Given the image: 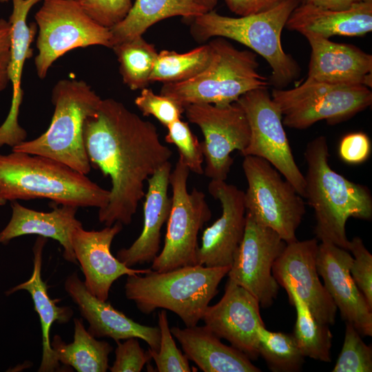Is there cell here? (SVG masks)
Segmentation results:
<instances>
[{"mask_svg": "<svg viewBox=\"0 0 372 372\" xmlns=\"http://www.w3.org/2000/svg\"><path fill=\"white\" fill-rule=\"evenodd\" d=\"M83 140L91 165L111 179L109 200L99 209L105 226L127 225L145 196V181L169 161L156 126L113 99H102L83 125Z\"/></svg>", "mask_w": 372, "mask_h": 372, "instance_id": "1", "label": "cell"}, {"mask_svg": "<svg viewBox=\"0 0 372 372\" xmlns=\"http://www.w3.org/2000/svg\"><path fill=\"white\" fill-rule=\"evenodd\" d=\"M328 147L324 136L307 143L304 198L314 211L316 238L349 250L347 222L349 218L371 219L372 195L366 186L348 180L330 167Z\"/></svg>", "mask_w": 372, "mask_h": 372, "instance_id": "2", "label": "cell"}, {"mask_svg": "<svg viewBox=\"0 0 372 372\" xmlns=\"http://www.w3.org/2000/svg\"><path fill=\"white\" fill-rule=\"evenodd\" d=\"M0 196L7 201L48 198L56 205L99 209L107 204L110 190L59 161L12 151L0 154Z\"/></svg>", "mask_w": 372, "mask_h": 372, "instance_id": "3", "label": "cell"}, {"mask_svg": "<svg viewBox=\"0 0 372 372\" xmlns=\"http://www.w3.org/2000/svg\"><path fill=\"white\" fill-rule=\"evenodd\" d=\"M299 0H282L274 7L256 14L231 17L214 10L192 18L190 32L197 41L211 37L236 41L260 54L272 70L270 82L282 88L295 80L300 68L282 45L281 34Z\"/></svg>", "mask_w": 372, "mask_h": 372, "instance_id": "4", "label": "cell"}, {"mask_svg": "<svg viewBox=\"0 0 372 372\" xmlns=\"http://www.w3.org/2000/svg\"><path fill=\"white\" fill-rule=\"evenodd\" d=\"M231 267L183 266L173 270L127 276L125 297L149 315L157 309L176 314L186 327L197 325Z\"/></svg>", "mask_w": 372, "mask_h": 372, "instance_id": "5", "label": "cell"}, {"mask_svg": "<svg viewBox=\"0 0 372 372\" xmlns=\"http://www.w3.org/2000/svg\"><path fill=\"white\" fill-rule=\"evenodd\" d=\"M51 100L54 110L48 130L12 151L48 157L87 175L92 165L84 145L83 125L102 99L84 81L61 79L54 86Z\"/></svg>", "mask_w": 372, "mask_h": 372, "instance_id": "6", "label": "cell"}, {"mask_svg": "<svg viewBox=\"0 0 372 372\" xmlns=\"http://www.w3.org/2000/svg\"><path fill=\"white\" fill-rule=\"evenodd\" d=\"M209 43L212 51L209 65L192 79L164 83L160 94L185 108L199 103L228 105L249 91L267 87L269 81L258 71L257 54L238 50L223 37Z\"/></svg>", "mask_w": 372, "mask_h": 372, "instance_id": "7", "label": "cell"}, {"mask_svg": "<svg viewBox=\"0 0 372 372\" xmlns=\"http://www.w3.org/2000/svg\"><path fill=\"white\" fill-rule=\"evenodd\" d=\"M271 96L281 112L283 125L297 130L322 120L331 125L340 123L372 103V92L366 86L307 79L291 89H273Z\"/></svg>", "mask_w": 372, "mask_h": 372, "instance_id": "8", "label": "cell"}, {"mask_svg": "<svg viewBox=\"0 0 372 372\" xmlns=\"http://www.w3.org/2000/svg\"><path fill=\"white\" fill-rule=\"evenodd\" d=\"M37 26L36 72L43 79L53 63L79 48H112L110 28L90 17L74 0H43L34 15Z\"/></svg>", "mask_w": 372, "mask_h": 372, "instance_id": "9", "label": "cell"}, {"mask_svg": "<svg viewBox=\"0 0 372 372\" xmlns=\"http://www.w3.org/2000/svg\"><path fill=\"white\" fill-rule=\"evenodd\" d=\"M242 166L247 183L246 212L287 243L296 240V231L306 211L303 197L266 160L246 156Z\"/></svg>", "mask_w": 372, "mask_h": 372, "instance_id": "10", "label": "cell"}, {"mask_svg": "<svg viewBox=\"0 0 372 372\" xmlns=\"http://www.w3.org/2000/svg\"><path fill=\"white\" fill-rule=\"evenodd\" d=\"M189 172L178 158L170 173L172 207L163 248L152 262L153 271L165 272L196 265L198 232L211 219V211L202 191L194 188L189 192Z\"/></svg>", "mask_w": 372, "mask_h": 372, "instance_id": "11", "label": "cell"}, {"mask_svg": "<svg viewBox=\"0 0 372 372\" xmlns=\"http://www.w3.org/2000/svg\"><path fill=\"white\" fill-rule=\"evenodd\" d=\"M244 110L250 138L243 156L262 158L273 165L304 197L305 178L298 167L282 123V115L267 87L242 94L236 101Z\"/></svg>", "mask_w": 372, "mask_h": 372, "instance_id": "12", "label": "cell"}, {"mask_svg": "<svg viewBox=\"0 0 372 372\" xmlns=\"http://www.w3.org/2000/svg\"><path fill=\"white\" fill-rule=\"evenodd\" d=\"M188 121L200 129L205 160L204 173L214 180H226L234 160L231 154H241L248 145L250 128L245 113L236 101L225 105L192 104L184 108Z\"/></svg>", "mask_w": 372, "mask_h": 372, "instance_id": "13", "label": "cell"}, {"mask_svg": "<svg viewBox=\"0 0 372 372\" xmlns=\"http://www.w3.org/2000/svg\"><path fill=\"white\" fill-rule=\"evenodd\" d=\"M286 245L275 231L258 223L246 212L243 238L227 273L228 279L252 294L262 307H270L280 286L272 267Z\"/></svg>", "mask_w": 372, "mask_h": 372, "instance_id": "14", "label": "cell"}, {"mask_svg": "<svg viewBox=\"0 0 372 372\" xmlns=\"http://www.w3.org/2000/svg\"><path fill=\"white\" fill-rule=\"evenodd\" d=\"M316 238L287 243L272 267L279 285L294 292L320 323L333 324L337 307L321 283L316 267L318 250Z\"/></svg>", "mask_w": 372, "mask_h": 372, "instance_id": "15", "label": "cell"}, {"mask_svg": "<svg viewBox=\"0 0 372 372\" xmlns=\"http://www.w3.org/2000/svg\"><path fill=\"white\" fill-rule=\"evenodd\" d=\"M208 191L220 201L222 214L204 230L196 251V265L231 267L245 233V192L225 180H214L209 183Z\"/></svg>", "mask_w": 372, "mask_h": 372, "instance_id": "16", "label": "cell"}, {"mask_svg": "<svg viewBox=\"0 0 372 372\" xmlns=\"http://www.w3.org/2000/svg\"><path fill=\"white\" fill-rule=\"evenodd\" d=\"M201 320L216 335L229 342L250 360L260 356L258 333L265 326L259 302L243 287L228 279L222 298L207 307Z\"/></svg>", "mask_w": 372, "mask_h": 372, "instance_id": "17", "label": "cell"}, {"mask_svg": "<svg viewBox=\"0 0 372 372\" xmlns=\"http://www.w3.org/2000/svg\"><path fill=\"white\" fill-rule=\"evenodd\" d=\"M116 222L101 230L76 228L72 234V245L77 262L85 277L87 290L99 300L107 301L112 284L123 276L144 274L151 269H134L125 266L110 251L114 237L122 230Z\"/></svg>", "mask_w": 372, "mask_h": 372, "instance_id": "18", "label": "cell"}, {"mask_svg": "<svg viewBox=\"0 0 372 372\" xmlns=\"http://www.w3.org/2000/svg\"><path fill=\"white\" fill-rule=\"evenodd\" d=\"M352 260L348 250L331 242L318 245L317 271L342 319L361 335L371 336L372 309L350 274Z\"/></svg>", "mask_w": 372, "mask_h": 372, "instance_id": "19", "label": "cell"}, {"mask_svg": "<svg viewBox=\"0 0 372 372\" xmlns=\"http://www.w3.org/2000/svg\"><path fill=\"white\" fill-rule=\"evenodd\" d=\"M64 287L81 315L88 322L87 331L92 335L110 338L116 342L136 338L144 340L152 350L158 351L161 341L158 327L139 324L109 302L94 296L87 290L76 272L68 276Z\"/></svg>", "mask_w": 372, "mask_h": 372, "instance_id": "20", "label": "cell"}, {"mask_svg": "<svg viewBox=\"0 0 372 372\" xmlns=\"http://www.w3.org/2000/svg\"><path fill=\"white\" fill-rule=\"evenodd\" d=\"M41 0H12V11L9 17L11 25L10 57L8 68L9 82L12 87L10 111L0 125V147H12L24 141L27 134L19 124V107L23 98L21 77L27 59L33 55L31 44L37 31L35 23H27V17L32 8Z\"/></svg>", "mask_w": 372, "mask_h": 372, "instance_id": "21", "label": "cell"}, {"mask_svg": "<svg viewBox=\"0 0 372 372\" xmlns=\"http://www.w3.org/2000/svg\"><path fill=\"white\" fill-rule=\"evenodd\" d=\"M304 37L311 48L306 79L371 87V54L353 45L334 43L317 35Z\"/></svg>", "mask_w": 372, "mask_h": 372, "instance_id": "22", "label": "cell"}, {"mask_svg": "<svg viewBox=\"0 0 372 372\" xmlns=\"http://www.w3.org/2000/svg\"><path fill=\"white\" fill-rule=\"evenodd\" d=\"M172 164L164 163L148 178L143 204V227L139 236L127 248L118 251L116 258L128 267L151 262L160 249L161 228L167 221L172 198L168 196Z\"/></svg>", "mask_w": 372, "mask_h": 372, "instance_id": "23", "label": "cell"}, {"mask_svg": "<svg viewBox=\"0 0 372 372\" xmlns=\"http://www.w3.org/2000/svg\"><path fill=\"white\" fill-rule=\"evenodd\" d=\"M52 204L49 212L27 208L16 200L12 203V216L0 232V243L8 244L12 239L28 234H36L58 241L63 247V258L77 263L72 245L74 230L82 226L76 218L78 207L71 205Z\"/></svg>", "mask_w": 372, "mask_h": 372, "instance_id": "24", "label": "cell"}, {"mask_svg": "<svg viewBox=\"0 0 372 372\" xmlns=\"http://www.w3.org/2000/svg\"><path fill=\"white\" fill-rule=\"evenodd\" d=\"M285 28L303 36L314 34L325 39L362 36L372 30V0L358 1L342 10L299 3Z\"/></svg>", "mask_w": 372, "mask_h": 372, "instance_id": "25", "label": "cell"}, {"mask_svg": "<svg viewBox=\"0 0 372 372\" xmlns=\"http://www.w3.org/2000/svg\"><path fill=\"white\" fill-rule=\"evenodd\" d=\"M184 354L204 372H259L251 360L234 347L220 341L207 326L170 329Z\"/></svg>", "mask_w": 372, "mask_h": 372, "instance_id": "26", "label": "cell"}, {"mask_svg": "<svg viewBox=\"0 0 372 372\" xmlns=\"http://www.w3.org/2000/svg\"><path fill=\"white\" fill-rule=\"evenodd\" d=\"M46 238L39 236L33 247V271L31 277L6 292L10 295L19 290H25L31 296L35 311L40 319L42 331V358L39 372L60 371L61 363L56 360L51 347L50 331L54 322L65 323L71 318L73 311L70 307H59L58 299H51L48 293V286L41 277L42 254Z\"/></svg>", "mask_w": 372, "mask_h": 372, "instance_id": "27", "label": "cell"}, {"mask_svg": "<svg viewBox=\"0 0 372 372\" xmlns=\"http://www.w3.org/2000/svg\"><path fill=\"white\" fill-rule=\"evenodd\" d=\"M207 12L198 0H135L127 16L110 28L112 47L143 36L162 20L173 17L192 19Z\"/></svg>", "mask_w": 372, "mask_h": 372, "instance_id": "28", "label": "cell"}, {"mask_svg": "<svg viewBox=\"0 0 372 372\" xmlns=\"http://www.w3.org/2000/svg\"><path fill=\"white\" fill-rule=\"evenodd\" d=\"M74 340L71 343H65L58 335L50 342L56 360L78 372H105L109 369L112 347L92 335L82 320L74 318Z\"/></svg>", "mask_w": 372, "mask_h": 372, "instance_id": "29", "label": "cell"}, {"mask_svg": "<svg viewBox=\"0 0 372 372\" xmlns=\"http://www.w3.org/2000/svg\"><path fill=\"white\" fill-rule=\"evenodd\" d=\"M288 294L289 302L296 310L293 338L304 357L329 362L332 333L327 324L318 322L306 304L293 291Z\"/></svg>", "mask_w": 372, "mask_h": 372, "instance_id": "30", "label": "cell"}, {"mask_svg": "<svg viewBox=\"0 0 372 372\" xmlns=\"http://www.w3.org/2000/svg\"><path fill=\"white\" fill-rule=\"evenodd\" d=\"M112 49L123 83L132 90L147 87L158 53L154 45L138 36L115 45Z\"/></svg>", "mask_w": 372, "mask_h": 372, "instance_id": "31", "label": "cell"}, {"mask_svg": "<svg viewBox=\"0 0 372 372\" xmlns=\"http://www.w3.org/2000/svg\"><path fill=\"white\" fill-rule=\"evenodd\" d=\"M211 56L209 43L185 53L161 50L158 53L150 82L172 83L192 79L209 65Z\"/></svg>", "mask_w": 372, "mask_h": 372, "instance_id": "32", "label": "cell"}, {"mask_svg": "<svg viewBox=\"0 0 372 372\" xmlns=\"http://www.w3.org/2000/svg\"><path fill=\"white\" fill-rule=\"evenodd\" d=\"M258 351L276 372L298 371L304 362L293 335L270 331L265 327L259 330Z\"/></svg>", "mask_w": 372, "mask_h": 372, "instance_id": "33", "label": "cell"}, {"mask_svg": "<svg viewBox=\"0 0 372 372\" xmlns=\"http://www.w3.org/2000/svg\"><path fill=\"white\" fill-rule=\"evenodd\" d=\"M158 327L161 332V341L158 351L148 349L156 369L159 372L192 371L189 360L176 345L171 332L165 309L158 315Z\"/></svg>", "mask_w": 372, "mask_h": 372, "instance_id": "34", "label": "cell"}, {"mask_svg": "<svg viewBox=\"0 0 372 372\" xmlns=\"http://www.w3.org/2000/svg\"><path fill=\"white\" fill-rule=\"evenodd\" d=\"M355 327L346 322L343 346L332 372L372 371V349Z\"/></svg>", "mask_w": 372, "mask_h": 372, "instance_id": "35", "label": "cell"}, {"mask_svg": "<svg viewBox=\"0 0 372 372\" xmlns=\"http://www.w3.org/2000/svg\"><path fill=\"white\" fill-rule=\"evenodd\" d=\"M167 129L165 141L176 146L179 154L178 158L189 171L202 175L204 173V156L201 142L191 131L187 123L180 118L169 125Z\"/></svg>", "mask_w": 372, "mask_h": 372, "instance_id": "36", "label": "cell"}, {"mask_svg": "<svg viewBox=\"0 0 372 372\" xmlns=\"http://www.w3.org/2000/svg\"><path fill=\"white\" fill-rule=\"evenodd\" d=\"M134 103L143 116H153L163 125L167 127L181 118L184 108L173 99L156 94L151 89L145 87L135 99Z\"/></svg>", "mask_w": 372, "mask_h": 372, "instance_id": "37", "label": "cell"}, {"mask_svg": "<svg viewBox=\"0 0 372 372\" xmlns=\"http://www.w3.org/2000/svg\"><path fill=\"white\" fill-rule=\"evenodd\" d=\"M348 251L353 256L350 274L372 309V255L358 236L350 240Z\"/></svg>", "mask_w": 372, "mask_h": 372, "instance_id": "38", "label": "cell"}, {"mask_svg": "<svg viewBox=\"0 0 372 372\" xmlns=\"http://www.w3.org/2000/svg\"><path fill=\"white\" fill-rule=\"evenodd\" d=\"M99 25L111 28L128 14L132 0H74Z\"/></svg>", "mask_w": 372, "mask_h": 372, "instance_id": "39", "label": "cell"}, {"mask_svg": "<svg viewBox=\"0 0 372 372\" xmlns=\"http://www.w3.org/2000/svg\"><path fill=\"white\" fill-rule=\"evenodd\" d=\"M115 360L109 369L112 372H139L151 359L139 344L138 338H130L123 342H116Z\"/></svg>", "mask_w": 372, "mask_h": 372, "instance_id": "40", "label": "cell"}, {"mask_svg": "<svg viewBox=\"0 0 372 372\" xmlns=\"http://www.w3.org/2000/svg\"><path fill=\"white\" fill-rule=\"evenodd\" d=\"M340 158L349 164H360L369 157L371 143L369 136L363 132H353L345 135L339 145Z\"/></svg>", "mask_w": 372, "mask_h": 372, "instance_id": "41", "label": "cell"}, {"mask_svg": "<svg viewBox=\"0 0 372 372\" xmlns=\"http://www.w3.org/2000/svg\"><path fill=\"white\" fill-rule=\"evenodd\" d=\"M11 25L8 21L0 19V92L8 85V68L10 57Z\"/></svg>", "mask_w": 372, "mask_h": 372, "instance_id": "42", "label": "cell"}, {"mask_svg": "<svg viewBox=\"0 0 372 372\" xmlns=\"http://www.w3.org/2000/svg\"><path fill=\"white\" fill-rule=\"evenodd\" d=\"M282 0H225L230 11L236 14L247 16L267 10Z\"/></svg>", "mask_w": 372, "mask_h": 372, "instance_id": "43", "label": "cell"}, {"mask_svg": "<svg viewBox=\"0 0 372 372\" xmlns=\"http://www.w3.org/2000/svg\"><path fill=\"white\" fill-rule=\"evenodd\" d=\"M300 3L309 4L316 7L342 10L351 8L359 0H299Z\"/></svg>", "mask_w": 372, "mask_h": 372, "instance_id": "44", "label": "cell"}, {"mask_svg": "<svg viewBox=\"0 0 372 372\" xmlns=\"http://www.w3.org/2000/svg\"><path fill=\"white\" fill-rule=\"evenodd\" d=\"M207 12L214 10L218 0H198Z\"/></svg>", "mask_w": 372, "mask_h": 372, "instance_id": "45", "label": "cell"}, {"mask_svg": "<svg viewBox=\"0 0 372 372\" xmlns=\"http://www.w3.org/2000/svg\"><path fill=\"white\" fill-rule=\"evenodd\" d=\"M7 200H5L3 198H2L1 196H0V206L1 205H3L6 203Z\"/></svg>", "mask_w": 372, "mask_h": 372, "instance_id": "46", "label": "cell"}, {"mask_svg": "<svg viewBox=\"0 0 372 372\" xmlns=\"http://www.w3.org/2000/svg\"><path fill=\"white\" fill-rule=\"evenodd\" d=\"M10 0H0V2L1 3H6L8 2Z\"/></svg>", "mask_w": 372, "mask_h": 372, "instance_id": "47", "label": "cell"}, {"mask_svg": "<svg viewBox=\"0 0 372 372\" xmlns=\"http://www.w3.org/2000/svg\"><path fill=\"white\" fill-rule=\"evenodd\" d=\"M359 1H367V0H359Z\"/></svg>", "mask_w": 372, "mask_h": 372, "instance_id": "48", "label": "cell"}]
</instances>
